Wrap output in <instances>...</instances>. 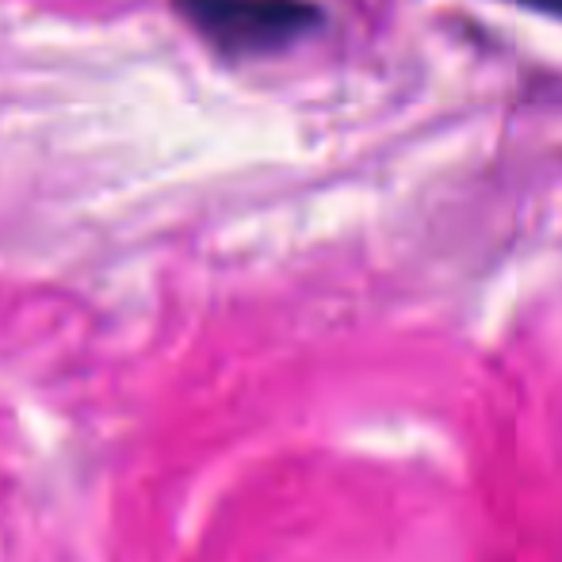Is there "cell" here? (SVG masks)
<instances>
[{
	"mask_svg": "<svg viewBox=\"0 0 562 562\" xmlns=\"http://www.w3.org/2000/svg\"><path fill=\"white\" fill-rule=\"evenodd\" d=\"M177 15L226 58H260L322 27L311 0H172Z\"/></svg>",
	"mask_w": 562,
	"mask_h": 562,
	"instance_id": "1",
	"label": "cell"
},
{
	"mask_svg": "<svg viewBox=\"0 0 562 562\" xmlns=\"http://www.w3.org/2000/svg\"><path fill=\"white\" fill-rule=\"evenodd\" d=\"M520 8H532V12H548V15H559L562 20V0H513Z\"/></svg>",
	"mask_w": 562,
	"mask_h": 562,
	"instance_id": "2",
	"label": "cell"
}]
</instances>
